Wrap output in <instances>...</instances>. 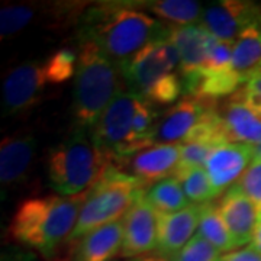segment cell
Returning a JSON list of instances; mask_svg holds the SVG:
<instances>
[{"label":"cell","mask_w":261,"mask_h":261,"mask_svg":"<svg viewBox=\"0 0 261 261\" xmlns=\"http://www.w3.org/2000/svg\"><path fill=\"white\" fill-rule=\"evenodd\" d=\"M75 29L79 42H92L122 65L164 37L167 27L141 10L135 2H99L87 5Z\"/></svg>","instance_id":"cell-1"},{"label":"cell","mask_w":261,"mask_h":261,"mask_svg":"<svg viewBox=\"0 0 261 261\" xmlns=\"http://www.w3.org/2000/svg\"><path fill=\"white\" fill-rule=\"evenodd\" d=\"M87 192L77 196L47 195L22 200L8 226V241L32 248L45 258L54 257L74 231Z\"/></svg>","instance_id":"cell-2"},{"label":"cell","mask_w":261,"mask_h":261,"mask_svg":"<svg viewBox=\"0 0 261 261\" xmlns=\"http://www.w3.org/2000/svg\"><path fill=\"white\" fill-rule=\"evenodd\" d=\"M71 116L74 129L92 130L105 109L128 86L122 65L89 41L79 42Z\"/></svg>","instance_id":"cell-3"},{"label":"cell","mask_w":261,"mask_h":261,"mask_svg":"<svg viewBox=\"0 0 261 261\" xmlns=\"http://www.w3.org/2000/svg\"><path fill=\"white\" fill-rule=\"evenodd\" d=\"M112 164L92 130L73 129L48 152V181L60 196H77L90 190Z\"/></svg>","instance_id":"cell-4"},{"label":"cell","mask_w":261,"mask_h":261,"mask_svg":"<svg viewBox=\"0 0 261 261\" xmlns=\"http://www.w3.org/2000/svg\"><path fill=\"white\" fill-rule=\"evenodd\" d=\"M140 178L112 164L94 185L84 200L74 231L68 243L75 244L84 235L103 225L119 221L142 193L147 192Z\"/></svg>","instance_id":"cell-5"},{"label":"cell","mask_w":261,"mask_h":261,"mask_svg":"<svg viewBox=\"0 0 261 261\" xmlns=\"http://www.w3.org/2000/svg\"><path fill=\"white\" fill-rule=\"evenodd\" d=\"M122 70L129 92L154 106L173 105L185 94L181 75L167 64L157 41L130 57Z\"/></svg>","instance_id":"cell-6"},{"label":"cell","mask_w":261,"mask_h":261,"mask_svg":"<svg viewBox=\"0 0 261 261\" xmlns=\"http://www.w3.org/2000/svg\"><path fill=\"white\" fill-rule=\"evenodd\" d=\"M138 96L123 90L105 109L100 119L92 129L94 141L111 159L113 164L123 170L126 161L147 147L137 140L134 121Z\"/></svg>","instance_id":"cell-7"},{"label":"cell","mask_w":261,"mask_h":261,"mask_svg":"<svg viewBox=\"0 0 261 261\" xmlns=\"http://www.w3.org/2000/svg\"><path fill=\"white\" fill-rule=\"evenodd\" d=\"M48 86H54L47 58L32 60L10 68L3 82V115L28 112L41 103Z\"/></svg>","instance_id":"cell-8"},{"label":"cell","mask_w":261,"mask_h":261,"mask_svg":"<svg viewBox=\"0 0 261 261\" xmlns=\"http://www.w3.org/2000/svg\"><path fill=\"white\" fill-rule=\"evenodd\" d=\"M215 100L185 96L160 115L155 144H183L216 111Z\"/></svg>","instance_id":"cell-9"},{"label":"cell","mask_w":261,"mask_h":261,"mask_svg":"<svg viewBox=\"0 0 261 261\" xmlns=\"http://www.w3.org/2000/svg\"><path fill=\"white\" fill-rule=\"evenodd\" d=\"M157 224L159 215L142 193L122 218L123 240L119 257L129 260L154 251L157 248Z\"/></svg>","instance_id":"cell-10"},{"label":"cell","mask_w":261,"mask_h":261,"mask_svg":"<svg viewBox=\"0 0 261 261\" xmlns=\"http://www.w3.org/2000/svg\"><path fill=\"white\" fill-rule=\"evenodd\" d=\"M216 111L228 142H238L251 147L260 145L261 112L245 99L241 89L222 100H218Z\"/></svg>","instance_id":"cell-11"},{"label":"cell","mask_w":261,"mask_h":261,"mask_svg":"<svg viewBox=\"0 0 261 261\" xmlns=\"http://www.w3.org/2000/svg\"><path fill=\"white\" fill-rule=\"evenodd\" d=\"M177 48L181 63V79L185 87L192 83L205 68L211 45L216 37L202 25L167 27L164 37Z\"/></svg>","instance_id":"cell-12"},{"label":"cell","mask_w":261,"mask_h":261,"mask_svg":"<svg viewBox=\"0 0 261 261\" xmlns=\"http://www.w3.org/2000/svg\"><path fill=\"white\" fill-rule=\"evenodd\" d=\"M261 18V5L248 0H222L203 9L200 23L221 41H235L250 23Z\"/></svg>","instance_id":"cell-13"},{"label":"cell","mask_w":261,"mask_h":261,"mask_svg":"<svg viewBox=\"0 0 261 261\" xmlns=\"http://www.w3.org/2000/svg\"><path fill=\"white\" fill-rule=\"evenodd\" d=\"M251 160H254V147L251 145L238 142L216 145L205 164L215 195H224L237 180L243 177Z\"/></svg>","instance_id":"cell-14"},{"label":"cell","mask_w":261,"mask_h":261,"mask_svg":"<svg viewBox=\"0 0 261 261\" xmlns=\"http://www.w3.org/2000/svg\"><path fill=\"white\" fill-rule=\"evenodd\" d=\"M226 225L237 248L252 241L258 222V209L237 183L229 187L215 203Z\"/></svg>","instance_id":"cell-15"},{"label":"cell","mask_w":261,"mask_h":261,"mask_svg":"<svg viewBox=\"0 0 261 261\" xmlns=\"http://www.w3.org/2000/svg\"><path fill=\"white\" fill-rule=\"evenodd\" d=\"M202 205H190L174 214H157V254L170 260L192 238L199 228Z\"/></svg>","instance_id":"cell-16"},{"label":"cell","mask_w":261,"mask_h":261,"mask_svg":"<svg viewBox=\"0 0 261 261\" xmlns=\"http://www.w3.org/2000/svg\"><path fill=\"white\" fill-rule=\"evenodd\" d=\"M180 154L181 144H155L132 155L125 167H128L132 176L140 178L148 187L174 174Z\"/></svg>","instance_id":"cell-17"},{"label":"cell","mask_w":261,"mask_h":261,"mask_svg":"<svg viewBox=\"0 0 261 261\" xmlns=\"http://www.w3.org/2000/svg\"><path fill=\"white\" fill-rule=\"evenodd\" d=\"M35 149L37 138L28 129L3 138L0 145V180L3 186H13L27 178Z\"/></svg>","instance_id":"cell-18"},{"label":"cell","mask_w":261,"mask_h":261,"mask_svg":"<svg viewBox=\"0 0 261 261\" xmlns=\"http://www.w3.org/2000/svg\"><path fill=\"white\" fill-rule=\"evenodd\" d=\"M122 240V219L103 225L75 243L71 261H113L121 254Z\"/></svg>","instance_id":"cell-19"},{"label":"cell","mask_w":261,"mask_h":261,"mask_svg":"<svg viewBox=\"0 0 261 261\" xmlns=\"http://www.w3.org/2000/svg\"><path fill=\"white\" fill-rule=\"evenodd\" d=\"M261 68V18L250 23L233 41L231 70L247 84Z\"/></svg>","instance_id":"cell-20"},{"label":"cell","mask_w":261,"mask_h":261,"mask_svg":"<svg viewBox=\"0 0 261 261\" xmlns=\"http://www.w3.org/2000/svg\"><path fill=\"white\" fill-rule=\"evenodd\" d=\"M135 3L141 10H147L152 16L171 23V27L197 25L203 13L200 3L192 0H151Z\"/></svg>","instance_id":"cell-21"},{"label":"cell","mask_w":261,"mask_h":261,"mask_svg":"<svg viewBox=\"0 0 261 261\" xmlns=\"http://www.w3.org/2000/svg\"><path fill=\"white\" fill-rule=\"evenodd\" d=\"M145 199L157 214H174L190 206L180 180L174 176L148 187Z\"/></svg>","instance_id":"cell-22"},{"label":"cell","mask_w":261,"mask_h":261,"mask_svg":"<svg viewBox=\"0 0 261 261\" xmlns=\"http://www.w3.org/2000/svg\"><path fill=\"white\" fill-rule=\"evenodd\" d=\"M197 233H200L221 252L226 254V252H231L237 248L232 240V235L229 233L221 215L216 211V206L212 202L202 205Z\"/></svg>","instance_id":"cell-23"},{"label":"cell","mask_w":261,"mask_h":261,"mask_svg":"<svg viewBox=\"0 0 261 261\" xmlns=\"http://www.w3.org/2000/svg\"><path fill=\"white\" fill-rule=\"evenodd\" d=\"M45 9L42 6H35L32 3H16L6 5L0 10V34L2 39L13 37L22 29L31 25L35 19L41 16Z\"/></svg>","instance_id":"cell-24"},{"label":"cell","mask_w":261,"mask_h":261,"mask_svg":"<svg viewBox=\"0 0 261 261\" xmlns=\"http://www.w3.org/2000/svg\"><path fill=\"white\" fill-rule=\"evenodd\" d=\"M174 177L180 180L189 202H192L193 205H206L216 197L205 167L190 168L183 173H178Z\"/></svg>","instance_id":"cell-25"},{"label":"cell","mask_w":261,"mask_h":261,"mask_svg":"<svg viewBox=\"0 0 261 261\" xmlns=\"http://www.w3.org/2000/svg\"><path fill=\"white\" fill-rule=\"evenodd\" d=\"M215 147H216L215 144L206 140H193L181 144L180 161H178L177 168L173 176L183 173L186 170H190V168L205 167L207 157L211 155Z\"/></svg>","instance_id":"cell-26"},{"label":"cell","mask_w":261,"mask_h":261,"mask_svg":"<svg viewBox=\"0 0 261 261\" xmlns=\"http://www.w3.org/2000/svg\"><path fill=\"white\" fill-rule=\"evenodd\" d=\"M222 255L224 254L215 245H212L200 233H196L193 235V238L168 261H221Z\"/></svg>","instance_id":"cell-27"},{"label":"cell","mask_w":261,"mask_h":261,"mask_svg":"<svg viewBox=\"0 0 261 261\" xmlns=\"http://www.w3.org/2000/svg\"><path fill=\"white\" fill-rule=\"evenodd\" d=\"M237 185L254 202L261 216V161H254Z\"/></svg>","instance_id":"cell-28"},{"label":"cell","mask_w":261,"mask_h":261,"mask_svg":"<svg viewBox=\"0 0 261 261\" xmlns=\"http://www.w3.org/2000/svg\"><path fill=\"white\" fill-rule=\"evenodd\" d=\"M245 99L261 112V68L248 80V83L241 87Z\"/></svg>","instance_id":"cell-29"},{"label":"cell","mask_w":261,"mask_h":261,"mask_svg":"<svg viewBox=\"0 0 261 261\" xmlns=\"http://www.w3.org/2000/svg\"><path fill=\"white\" fill-rule=\"evenodd\" d=\"M221 261H261V252L257 251L252 245L243 250H233L222 255Z\"/></svg>","instance_id":"cell-30"},{"label":"cell","mask_w":261,"mask_h":261,"mask_svg":"<svg viewBox=\"0 0 261 261\" xmlns=\"http://www.w3.org/2000/svg\"><path fill=\"white\" fill-rule=\"evenodd\" d=\"M34 258V255L31 252H22L19 250H13V251L3 252V261H31Z\"/></svg>","instance_id":"cell-31"},{"label":"cell","mask_w":261,"mask_h":261,"mask_svg":"<svg viewBox=\"0 0 261 261\" xmlns=\"http://www.w3.org/2000/svg\"><path fill=\"white\" fill-rule=\"evenodd\" d=\"M251 245L257 251L261 252V216H258V222H257V226H255V232H254V237H252Z\"/></svg>","instance_id":"cell-32"},{"label":"cell","mask_w":261,"mask_h":261,"mask_svg":"<svg viewBox=\"0 0 261 261\" xmlns=\"http://www.w3.org/2000/svg\"><path fill=\"white\" fill-rule=\"evenodd\" d=\"M126 261H168L167 258L161 257L159 254H147V255H141V257H135V258H129Z\"/></svg>","instance_id":"cell-33"},{"label":"cell","mask_w":261,"mask_h":261,"mask_svg":"<svg viewBox=\"0 0 261 261\" xmlns=\"http://www.w3.org/2000/svg\"><path fill=\"white\" fill-rule=\"evenodd\" d=\"M254 161H261V144L254 147Z\"/></svg>","instance_id":"cell-34"},{"label":"cell","mask_w":261,"mask_h":261,"mask_svg":"<svg viewBox=\"0 0 261 261\" xmlns=\"http://www.w3.org/2000/svg\"><path fill=\"white\" fill-rule=\"evenodd\" d=\"M113 261H118V260H113Z\"/></svg>","instance_id":"cell-35"}]
</instances>
